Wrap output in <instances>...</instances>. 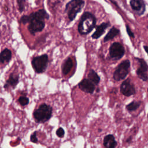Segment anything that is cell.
<instances>
[{
    "label": "cell",
    "instance_id": "6da1fadb",
    "mask_svg": "<svg viewBox=\"0 0 148 148\" xmlns=\"http://www.w3.org/2000/svg\"><path fill=\"white\" fill-rule=\"evenodd\" d=\"M96 25V18L90 12H84L80 17L77 30L82 35H87L91 32Z\"/></svg>",
    "mask_w": 148,
    "mask_h": 148
},
{
    "label": "cell",
    "instance_id": "7a4b0ae2",
    "mask_svg": "<svg viewBox=\"0 0 148 148\" xmlns=\"http://www.w3.org/2000/svg\"><path fill=\"white\" fill-rule=\"evenodd\" d=\"M53 108L46 103H42L33 112V117L35 122L43 123L49 121L52 117Z\"/></svg>",
    "mask_w": 148,
    "mask_h": 148
},
{
    "label": "cell",
    "instance_id": "3957f363",
    "mask_svg": "<svg viewBox=\"0 0 148 148\" xmlns=\"http://www.w3.org/2000/svg\"><path fill=\"white\" fill-rule=\"evenodd\" d=\"M84 5L83 0H71L65 6V12L67 13L69 20L73 21L78 13L83 9Z\"/></svg>",
    "mask_w": 148,
    "mask_h": 148
},
{
    "label": "cell",
    "instance_id": "277c9868",
    "mask_svg": "<svg viewBox=\"0 0 148 148\" xmlns=\"http://www.w3.org/2000/svg\"><path fill=\"white\" fill-rule=\"evenodd\" d=\"M130 66L131 62L129 60L121 61L115 68L113 75V79L117 82L125 79L130 72Z\"/></svg>",
    "mask_w": 148,
    "mask_h": 148
},
{
    "label": "cell",
    "instance_id": "5b68a950",
    "mask_svg": "<svg viewBox=\"0 0 148 148\" xmlns=\"http://www.w3.org/2000/svg\"><path fill=\"white\" fill-rule=\"evenodd\" d=\"M49 63V57L47 54H43L39 56L35 57L31 61L32 66L37 73H42L45 72Z\"/></svg>",
    "mask_w": 148,
    "mask_h": 148
},
{
    "label": "cell",
    "instance_id": "8992f818",
    "mask_svg": "<svg viewBox=\"0 0 148 148\" xmlns=\"http://www.w3.org/2000/svg\"><path fill=\"white\" fill-rule=\"evenodd\" d=\"M29 16L30 20L28 26V29L31 35L35 36L36 32L43 31L45 27V20H40L35 17L32 13H31Z\"/></svg>",
    "mask_w": 148,
    "mask_h": 148
},
{
    "label": "cell",
    "instance_id": "52a82bcc",
    "mask_svg": "<svg viewBox=\"0 0 148 148\" xmlns=\"http://www.w3.org/2000/svg\"><path fill=\"white\" fill-rule=\"evenodd\" d=\"M125 54L124 46L119 42H113L109 49V54L110 58L114 61H118L122 58Z\"/></svg>",
    "mask_w": 148,
    "mask_h": 148
},
{
    "label": "cell",
    "instance_id": "ba28073f",
    "mask_svg": "<svg viewBox=\"0 0 148 148\" xmlns=\"http://www.w3.org/2000/svg\"><path fill=\"white\" fill-rule=\"evenodd\" d=\"M135 59L139 64V66L136 71L138 77L142 81L147 82L148 80V64L143 58L135 57Z\"/></svg>",
    "mask_w": 148,
    "mask_h": 148
},
{
    "label": "cell",
    "instance_id": "9c48e42d",
    "mask_svg": "<svg viewBox=\"0 0 148 148\" xmlns=\"http://www.w3.org/2000/svg\"><path fill=\"white\" fill-rule=\"evenodd\" d=\"M120 92L125 97H130L136 93V88L135 85L131 82L130 78L124 80L120 86Z\"/></svg>",
    "mask_w": 148,
    "mask_h": 148
},
{
    "label": "cell",
    "instance_id": "30bf717a",
    "mask_svg": "<svg viewBox=\"0 0 148 148\" xmlns=\"http://www.w3.org/2000/svg\"><path fill=\"white\" fill-rule=\"evenodd\" d=\"M95 84L88 78L83 79L78 83V87L82 91L92 94L95 90Z\"/></svg>",
    "mask_w": 148,
    "mask_h": 148
},
{
    "label": "cell",
    "instance_id": "8fae6325",
    "mask_svg": "<svg viewBox=\"0 0 148 148\" xmlns=\"http://www.w3.org/2000/svg\"><path fill=\"white\" fill-rule=\"evenodd\" d=\"M109 22L102 23L100 25L97 26L95 32L92 34L91 38L94 39H97L99 38L105 32L106 29L110 26Z\"/></svg>",
    "mask_w": 148,
    "mask_h": 148
},
{
    "label": "cell",
    "instance_id": "7c38bea8",
    "mask_svg": "<svg viewBox=\"0 0 148 148\" xmlns=\"http://www.w3.org/2000/svg\"><path fill=\"white\" fill-rule=\"evenodd\" d=\"M130 5L132 9L139 14H142L145 11V4L142 0H131Z\"/></svg>",
    "mask_w": 148,
    "mask_h": 148
},
{
    "label": "cell",
    "instance_id": "4fadbf2b",
    "mask_svg": "<svg viewBox=\"0 0 148 148\" xmlns=\"http://www.w3.org/2000/svg\"><path fill=\"white\" fill-rule=\"evenodd\" d=\"M103 145L106 148H115L117 146V142L113 134H108L103 138Z\"/></svg>",
    "mask_w": 148,
    "mask_h": 148
},
{
    "label": "cell",
    "instance_id": "5bb4252c",
    "mask_svg": "<svg viewBox=\"0 0 148 148\" xmlns=\"http://www.w3.org/2000/svg\"><path fill=\"white\" fill-rule=\"evenodd\" d=\"M73 67V61L71 58L68 57L62 63L61 66V70L62 73L66 76L68 75L69 72L71 71V69Z\"/></svg>",
    "mask_w": 148,
    "mask_h": 148
},
{
    "label": "cell",
    "instance_id": "9a60e30c",
    "mask_svg": "<svg viewBox=\"0 0 148 148\" xmlns=\"http://www.w3.org/2000/svg\"><path fill=\"white\" fill-rule=\"evenodd\" d=\"M12 57V53L10 49L5 48L0 53V63L5 64L9 62Z\"/></svg>",
    "mask_w": 148,
    "mask_h": 148
},
{
    "label": "cell",
    "instance_id": "2e32d148",
    "mask_svg": "<svg viewBox=\"0 0 148 148\" xmlns=\"http://www.w3.org/2000/svg\"><path fill=\"white\" fill-rule=\"evenodd\" d=\"M120 30L116 28L115 27H113L109 31V32L106 34L105 36L103 38V42H106L110 40L114 39L116 36H118L120 34Z\"/></svg>",
    "mask_w": 148,
    "mask_h": 148
},
{
    "label": "cell",
    "instance_id": "e0dca14e",
    "mask_svg": "<svg viewBox=\"0 0 148 148\" xmlns=\"http://www.w3.org/2000/svg\"><path fill=\"white\" fill-rule=\"evenodd\" d=\"M19 82V76L18 75H14L13 73L10 74L8 79L6 80L7 83L9 87H12L14 88Z\"/></svg>",
    "mask_w": 148,
    "mask_h": 148
},
{
    "label": "cell",
    "instance_id": "ac0fdd59",
    "mask_svg": "<svg viewBox=\"0 0 148 148\" xmlns=\"http://www.w3.org/2000/svg\"><path fill=\"white\" fill-rule=\"evenodd\" d=\"M88 79L92 82L95 86L98 85V84L100 82L101 79L100 76L98 75V73L94 70V69H90L88 74L87 75Z\"/></svg>",
    "mask_w": 148,
    "mask_h": 148
},
{
    "label": "cell",
    "instance_id": "d6986e66",
    "mask_svg": "<svg viewBox=\"0 0 148 148\" xmlns=\"http://www.w3.org/2000/svg\"><path fill=\"white\" fill-rule=\"evenodd\" d=\"M32 14H34V16L35 17L38 18L40 20H48L49 18V14L47 13L46 10L44 9H40L35 12H32Z\"/></svg>",
    "mask_w": 148,
    "mask_h": 148
},
{
    "label": "cell",
    "instance_id": "ffe728a7",
    "mask_svg": "<svg viewBox=\"0 0 148 148\" xmlns=\"http://www.w3.org/2000/svg\"><path fill=\"white\" fill-rule=\"evenodd\" d=\"M142 102L140 101H132L125 106V109L129 112H132L136 110L141 105Z\"/></svg>",
    "mask_w": 148,
    "mask_h": 148
},
{
    "label": "cell",
    "instance_id": "44dd1931",
    "mask_svg": "<svg viewBox=\"0 0 148 148\" xmlns=\"http://www.w3.org/2000/svg\"><path fill=\"white\" fill-rule=\"evenodd\" d=\"M18 101L22 106H27L29 103V99L25 96H20L18 99Z\"/></svg>",
    "mask_w": 148,
    "mask_h": 148
},
{
    "label": "cell",
    "instance_id": "7402d4cb",
    "mask_svg": "<svg viewBox=\"0 0 148 148\" xmlns=\"http://www.w3.org/2000/svg\"><path fill=\"white\" fill-rule=\"evenodd\" d=\"M25 2H26V0H17L18 10L20 13L23 12L25 9V5L26 3Z\"/></svg>",
    "mask_w": 148,
    "mask_h": 148
},
{
    "label": "cell",
    "instance_id": "603a6c76",
    "mask_svg": "<svg viewBox=\"0 0 148 148\" xmlns=\"http://www.w3.org/2000/svg\"><path fill=\"white\" fill-rule=\"evenodd\" d=\"M56 134L60 138H63L65 135V131L64 128L62 127H59L58 128H57L56 131Z\"/></svg>",
    "mask_w": 148,
    "mask_h": 148
},
{
    "label": "cell",
    "instance_id": "cb8c5ba5",
    "mask_svg": "<svg viewBox=\"0 0 148 148\" xmlns=\"http://www.w3.org/2000/svg\"><path fill=\"white\" fill-rule=\"evenodd\" d=\"M30 141L34 143L38 142V139L37 138V131H35L30 136Z\"/></svg>",
    "mask_w": 148,
    "mask_h": 148
},
{
    "label": "cell",
    "instance_id": "d4e9b609",
    "mask_svg": "<svg viewBox=\"0 0 148 148\" xmlns=\"http://www.w3.org/2000/svg\"><path fill=\"white\" fill-rule=\"evenodd\" d=\"M29 15H23L20 18V22L23 24H25L29 23Z\"/></svg>",
    "mask_w": 148,
    "mask_h": 148
},
{
    "label": "cell",
    "instance_id": "484cf974",
    "mask_svg": "<svg viewBox=\"0 0 148 148\" xmlns=\"http://www.w3.org/2000/svg\"><path fill=\"white\" fill-rule=\"evenodd\" d=\"M125 27H126V31H127V33L128 35V36L132 38H134L135 35H134V32H132V31H131L130 27L128 25H126Z\"/></svg>",
    "mask_w": 148,
    "mask_h": 148
},
{
    "label": "cell",
    "instance_id": "4316f807",
    "mask_svg": "<svg viewBox=\"0 0 148 148\" xmlns=\"http://www.w3.org/2000/svg\"><path fill=\"white\" fill-rule=\"evenodd\" d=\"M143 49H144L145 52L147 53V56H148V46L144 45V46H143Z\"/></svg>",
    "mask_w": 148,
    "mask_h": 148
},
{
    "label": "cell",
    "instance_id": "83f0119b",
    "mask_svg": "<svg viewBox=\"0 0 148 148\" xmlns=\"http://www.w3.org/2000/svg\"><path fill=\"white\" fill-rule=\"evenodd\" d=\"M132 136H130L129 138H128V139L126 140V142L128 143H130L132 142Z\"/></svg>",
    "mask_w": 148,
    "mask_h": 148
},
{
    "label": "cell",
    "instance_id": "f1b7e54d",
    "mask_svg": "<svg viewBox=\"0 0 148 148\" xmlns=\"http://www.w3.org/2000/svg\"><path fill=\"white\" fill-rule=\"evenodd\" d=\"M64 0H58V1L59 2H62V1H64Z\"/></svg>",
    "mask_w": 148,
    "mask_h": 148
},
{
    "label": "cell",
    "instance_id": "f546056e",
    "mask_svg": "<svg viewBox=\"0 0 148 148\" xmlns=\"http://www.w3.org/2000/svg\"><path fill=\"white\" fill-rule=\"evenodd\" d=\"M98 131H99V132H101V129H99Z\"/></svg>",
    "mask_w": 148,
    "mask_h": 148
},
{
    "label": "cell",
    "instance_id": "4dcf8cb0",
    "mask_svg": "<svg viewBox=\"0 0 148 148\" xmlns=\"http://www.w3.org/2000/svg\"><path fill=\"white\" fill-rule=\"evenodd\" d=\"M147 119H148V113H147Z\"/></svg>",
    "mask_w": 148,
    "mask_h": 148
}]
</instances>
